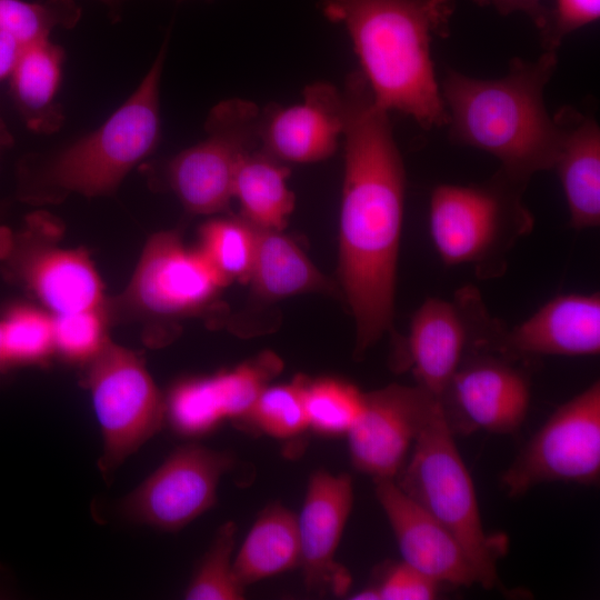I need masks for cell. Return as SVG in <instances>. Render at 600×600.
<instances>
[{"mask_svg":"<svg viewBox=\"0 0 600 600\" xmlns=\"http://www.w3.org/2000/svg\"><path fill=\"white\" fill-rule=\"evenodd\" d=\"M341 96L339 274L356 324L354 356L363 357L392 327L406 171L389 112L360 71L347 77Z\"/></svg>","mask_w":600,"mask_h":600,"instance_id":"1","label":"cell"},{"mask_svg":"<svg viewBox=\"0 0 600 600\" xmlns=\"http://www.w3.org/2000/svg\"><path fill=\"white\" fill-rule=\"evenodd\" d=\"M454 7V0L320 2L330 21L346 28L376 103L426 130L449 121L430 49L449 36Z\"/></svg>","mask_w":600,"mask_h":600,"instance_id":"2","label":"cell"},{"mask_svg":"<svg viewBox=\"0 0 600 600\" xmlns=\"http://www.w3.org/2000/svg\"><path fill=\"white\" fill-rule=\"evenodd\" d=\"M557 63V51H544L534 61L512 59L508 73L494 80L448 70L440 92L450 138L492 154L499 170L524 186L552 169L559 131L543 94Z\"/></svg>","mask_w":600,"mask_h":600,"instance_id":"3","label":"cell"},{"mask_svg":"<svg viewBox=\"0 0 600 600\" xmlns=\"http://www.w3.org/2000/svg\"><path fill=\"white\" fill-rule=\"evenodd\" d=\"M162 47L134 92L97 130L49 156H29L18 168L17 194L32 204L58 203L71 193L112 194L160 139Z\"/></svg>","mask_w":600,"mask_h":600,"instance_id":"4","label":"cell"},{"mask_svg":"<svg viewBox=\"0 0 600 600\" xmlns=\"http://www.w3.org/2000/svg\"><path fill=\"white\" fill-rule=\"evenodd\" d=\"M453 434L438 399L393 480L453 534L476 568L479 584L490 589L498 580L497 566L508 550V539L484 531L473 481Z\"/></svg>","mask_w":600,"mask_h":600,"instance_id":"5","label":"cell"},{"mask_svg":"<svg viewBox=\"0 0 600 600\" xmlns=\"http://www.w3.org/2000/svg\"><path fill=\"white\" fill-rule=\"evenodd\" d=\"M526 187L501 170L480 184L436 187L429 230L442 262L470 266L479 279L503 274L508 254L534 226L522 200Z\"/></svg>","mask_w":600,"mask_h":600,"instance_id":"6","label":"cell"},{"mask_svg":"<svg viewBox=\"0 0 600 600\" xmlns=\"http://www.w3.org/2000/svg\"><path fill=\"white\" fill-rule=\"evenodd\" d=\"M87 387L102 433L101 473L113 472L152 438L166 420V399L143 361L108 340L89 362Z\"/></svg>","mask_w":600,"mask_h":600,"instance_id":"7","label":"cell"},{"mask_svg":"<svg viewBox=\"0 0 600 600\" xmlns=\"http://www.w3.org/2000/svg\"><path fill=\"white\" fill-rule=\"evenodd\" d=\"M504 330L474 287H463L451 299L428 298L411 319L400 363L440 399L468 356L499 351Z\"/></svg>","mask_w":600,"mask_h":600,"instance_id":"8","label":"cell"},{"mask_svg":"<svg viewBox=\"0 0 600 600\" xmlns=\"http://www.w3.org/2000/svg\"><path fill=\"white\" fill-rule=\"evenodd\" d=\"M260 119L252 101H221L208 114L206 137L166 162L164 181L187 211L211 214L229 207L240 162L260 147Z\"/></svg>","mask_w":600,"mask_h":600,"instance_id":"9","label":"cell"},{"mask_svg":"<svg viewBox=\"0 0 600 600\" xmlns=\"http://www.w3.org/2000/svg\"><path fill=\"white\" fill-rule=\"evenodd\" d=\"M600 478V382L558 407L501 477L509 497L546 482L596 484Z\"/></svg>","mask_w":600,"mask_h":600,"instance_id":"10","label":"cell"},{"mask_svg":"<svg viewBox=\"0 0 600 600\" xmlns=\"http://www.w3.org/2000/svg\"><path fill=\"white\" fill-rule=\"evenodd\" d=\"M46 224L47 218L37 213L22 232L0 228V263L6 276L53 314L103 310L101 280L87 253L51 244Z\"/></svg>","mask_w":600,"mask_h":600,"instance_id":"11","label":"cell"},{"mask_svg":"<svg viewBox=\"0 0 600 600\" xmlns=\"http://www.w3.org/2000/svg\"><path fill=\"white\" fill-rule=\"evenodd\" d=\"M228 284L178 233L162 231L144 246L133 276L117 300L133 314L170 319L199 311Z\"/></svg>","mask_w":600,"mask_h":600,"instance_id":"12","label":"cell"},{"mask_svg":"<svg viewBox=\"0 0 600 600\" xmlns=\"http://www.w3.org/2000/svg\"><path fill=\"white\" fill-rule=\"evenodd\" d=\"M232 464L228 452L180 447L124 498L121 512L159 530H180L214 504L219 482Z\"/></svg>","mask_w":600,"mask_h":600,"instance_id":"13","label":"cell"},{"mask_svg":"<svg viewBox=\"0 0 600 600\" xmlns=\"http://www.w3.org/2000/svg\"><path fill=\"white\" fill-rule=\"evenodd\" d=\"M498 352L468 356L440 397L446 420L453 433L516 432L526 420L530 381L526 372Z\"/></svg>","mask_w":600,"mask_h":600,"instance_id":"14","label":"cell"},{"mask_svg":"<svg viewBox=\"0 0 600 600\" xmlns=\"http://www.w3.org/2000/svg\"><path fill=\"white\" fill-rule=\"evenodd\" d=\"M438 399L418 384L364 392L362 412L347 434L352 466L373 479H394Z\"/></svg>","mask_w":600,"mask_h":600,"instance_id":"15","label":"cell"},{"mask_svg":"<svg viewBox=\"0 0 600 600\" xmlns=\"http://www.w3.org/2000/svg\"><path fill=\"white\" fill-rule=\"evenodd\" d=\"M282 368L264 352L232 369L177 383L166 399V418L184 437L209 433L226 419L242 420Z\"/></svg>","mask_w":600,"mask_h":600,"instance_id":"16","label":"cell"},{"mask_svg":"<svg viewBox=\"0 0 600 600\" xmlns=\"http://www.w3.org/2000/svg\"><path fill=\"white\" fill-rule=\"evenodd\" d=\"M353 503L352 479L347 473L314 471L308 487L297 527L299 567L307 589L312 592L346 594L351 577L336 561V552Z\"/></svg>","mask_w":600,"mask_h":600,"instance_id":"17","label":"cell"},{"mask_svg":"<svg viewBox=\"0 0 600 600\" xmlns=\"http://www.w3.org/2000/svg\"><path fill=\"white\" fill-rule=\"evenodd\" d=\"M373 480L377 500L403 562L440 584L471 587L479 583L470 558L449 530L402 492L393 479Z\"/></svg>","mask_w":600,"mask_h":600,"instance_id":"18","label":"cell"},{"mask_svg":"<svg viewBox=\"0 0 600 600\" xmlns=\"http://www.w3.org/2000/svg\"><path fill=\"white\" fill-rule=\"evenodd\" d=\"M342 131L341 91L319 81L306 87L299 104L261 111L260 148L282 162H317L334 153Z\"/></svg>","mask_w":600,"mask_h":600,"instance_id":"19","label":"cell"},{"mask_svg":"<svg viewBox=\"0 0 600 600\" xmlns=\"http://www.w3.org/2000/svg\"><path fill=\"white\" fill-rule=\"evenodd\" d=\"M600 352V294H560L512 329L499 353L511 359L542 356L588 357Z\"/></svg>","mask_w":600,"mask_h":600,"instance_id":"20","label":"cell"},{"mask_svg":"<svg viewBox=\"0 0 600 600\" xmlns=\"http://www.w3.org/2000/svg\"><path fill=\"white\" fill-rule=\"evenodd\" d=\"M559 131L557 170L574 230L600 223V129L591 116L571 107L554 114Z\"/></svg>","mask_w":600,"mask_h":600,"instance_id":"21","label":"cell"},{"mask_svg":"<svg viewBox=\"0 0 600 600\" xmlns=\"http://www.w3.org/2000/svg\"><path fill=\"white\" fill-rule=\"evenodd\" d=\"M63 58L62 48L49 38L27 43L9 77L14 104L34 132L51 133L63 122L56 103Z\"/></svg>","mask_w":600,"mask_h":600,"instance_id":"22","label":"cell"},{"mask_svg":"<svg viewBox=\"0 0 600 600\" xmlns=\"http://www.w3.org/2000/svg\"><path fill=\"white\" fill-rule=\"evenodd\" d=\"M297 516L279 503L268 506L256 519L233 559L242 587L299 567Z\"/></svg>","mask_w":600,"mask_h":600,"instance_id":"23","label":"cell"},{"mask_svg":"<svg viewBox=\"0 0 600 600\" xmlns=\"http://www.w3.org/2000/svg\"><path fill=\"white\" fill-rule=\"evenodd\" d=\"M249 280L258 294L273 300L330 289L323 274L279 230L256 228V248Z\"/></svg>","mask_w":600,"mask_h":600,"instance_id":"24","label":"cell"},{"mask_svg":"<svg viewBox=\"0 0 600 600\" xmlns=\"http://www.w3.org/2000/svg\"><path fill=\"white\" fill-rule=\"evenodd\" d=\"M289 169L260 147L240 162L233 181L242 219L258 229L281 231L294 197L287 187Z\"/></svg>","mask_w":600,"mask_h":600,"instance_id":"25","label":"cell"},{"mask_svg":"<svg viewBox=\"0 0 600 600\" xmlns=\"http://www.w3.org/2000/svg\"><path fill=\"white\" fill-rule=\"evenodd\" d=\"M254 248L256 228L243 219H212L200 230L198 250L227 283L249 280Z\"/></svg>","mask_w":600,"mask_h":600,"instance_id":"26","label":"cell"},{"mask_svg":"<svg viewBox=\"0 0 600 600\" xmlns=\"http://www.w3.org/2000/svg\"><path fill=\"white\" fill-rule=\"evenodd\" d=\"M364 392L354 384L334 378L306 381L304 404L309 428L317 433L348 434L360 417Z\"/></svg>","mask_w":600,"mask_h":600,"instance_id":"27","label":"cell"},{"mask_svg":"<svg viewBox=\"0 0 600 600\" xmlns=\"http://www.w3.org/2000/svg\"><path fill=\"white\" fill-rule=\"evenodd\" d=\"M9 367L42 364L56 352L53 318L28 306L16 304L1 317Z\"/></svg>","mask_w":600,"mask_h":600,"instance_id":"28","label":"cell"},{"mask_svg":"<svg viewBox=\"0 0 600 600\" xmlns=\"http://www.w3.org/2000/svg\"><path fill=\"white\" fill-rule=\"evenodd\" d=\"M307 379L267 386L242 419L259 431L280 439L291 438L309 428L304 404Z\"/></svg>","mask_w":600,"mask_h":600,"instance_id":"29","label":"cell"},{"mask_svg":"<svg viewBox=\"0 0 600 600\" xmlns=\"http://www.w3.org/2000/svg\"><path fill=\"white\" fill-rule=\"evenodd\" d=\"M237 526L227 521L217 531L209 550L194 572L184 598L189 600H240L244 587L233 572Z\"/></svg>","mask_w":600,"mask_h":600,"instance_id":"30","label":"cell"},{"mask_svg":"<svg viewBox=\"0 0 600 600\" xmlns=\"http://www.w3.org/2000/svg\"><path fill=\"white\" fill-rule=\"evenodd\" d=\"M80 14V8L72 0H0V31L27 44L48 39L56 28H72Z\"/></svg>","mask_w":600,"mask_h":600,"instance_id":"31","label":"cell"},{"mask_svg":"<svg viewBox=\"0 0 600 600\" xmlns=\"http://www.w3.org/2000/svg\"><path fill=\"white\" fill-rule=\"evenodd\" d=\"M54 350L69 361L89 362L109 340L103 310L53 314Z\"/></svg>","mask_w":600,"mask_h":600,"instance_id":"32","label":"cell"},{"mask_svg":"<svg viewBox=\"0 0 600 600\" xmlns=\"http://www.w3.org/2000/svg\"><path fill=\"white\" fill-rule=\"evenodd\" d=\"M599 17L600 0H556L539 30L544 50L558 51L569 33L597 21Z\"/></svg>","mask_w":600,"mask_h":600,"instance_id":"33","label":"cell"},{"mask_svg":"<svg viewBox=\"0 0 600 600\" xmlns=\"http://www.w3.org/2000/svg\"><path fill=\"white\" fill-rule=\"evenodd\" d=\"M440 583L401 561L388 568L377 586L380 600H431Z\"/></svg>","mask_w":600,"mask_h":600,"instance_id":"34","label":"cell"},{"mask_svg":"<svg viewBox=\"0 0 600 600\" xmlns=\"http://www.w3.org/2000/svg\"><path fill=\"white\" fill-rule=\"evenodd\" d=\"M480 7H491L500 14L508 16L513 12L527 14L538 30H540L548 17L549 8L542 0H472Z\"/></svg>","mask_w":600,"mask_h":600,"instance_id":"35","label":"cell"},{"mask_svg":"<svg viewBox=\"0 0 600 600\" xmlns=\"http://www.w3.org/2000/svg\"><path fill=\"white\" fill-rule=\"evenodd\" d=\"M24 46L14 36L0 31V80L11 76Z\"/></svg>","mask_w":600,"mask_h":600,"instance_id":"36","label":"cell"},{"mask_svg":"<svg viewBox=\"0 0 600 600\" xmlns=\"http://www.w3.org/2000/svg\"><path fill=\"white\" fill-rule=\"evenodd\" d=\"M351 599L354 600H380V594L376 587H368L357 593L352 594Z\"/></svg>","mask_w":600,"mask_h":600,"instance_id":"37","label":"cell"},{"mask_svg":"<svg viewBox=\"0 0 600 600\" xmlns=\"http://www.w3.org/2000/svg\"><path fill=\"white\" fill-rule=\"evenodd\" d=\"M10 367L8 364L7 356H6V348H4V334H3V327L2 321L0 318V372H3L8 370Z\"/></svg>","mask_w":600,"mask_h":600,"instance_id":"38","label":"cell"},{"mask_svg":"<svg viewBox=\"0 0 600 600\" xmlns=\"http://www.w3.org/2000/svg\"><path fill=\"white\" fill-rule=\"evenodd\" d=\"M0 138L8 140L10 142H13V137L8 130V127L6 126L1 117H0Z\"/></svg>","mask_w":600,"mask_h":600,"instance_id":"39","label":"cell"},{"mask_svg":"<svg viewBox=\"0 0 600 600\" xmlns=\"http://www.w3.org/2000/svg\"><path fill=\"white\" fill-rule=\"evenodd\" d=\"M12 144L13 142H10L8 140L0 138V151L3 150L4 148L11 147Z\"/></svg>","mask_w":600,"mask_h":600,"instance_id":"40","label":"cell"},{"mask_svg":"<svg viewBox=\"0 0 600 600\" xmlns=\"http://www.w3.org/2000/svg\"><path fill=\"white\" fill-rule=\"evenodd\" d=\"M103 1L104 3H107L108 6H112L116 0H101Z\"/></svg>","mask_w":600,"mask_h":600,"instance_id":"41","label":"cell"}]
</instances>
